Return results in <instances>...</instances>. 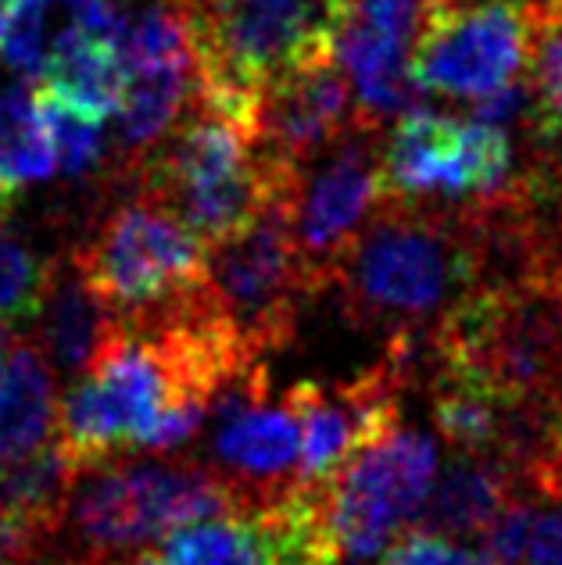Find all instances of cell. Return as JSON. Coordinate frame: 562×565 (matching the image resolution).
Returning <instances> with one entry per match:
<instances>
[{
  "instance_id": "cell-19",
  "label": "cell",
  "mask_w": 562,
  "mask_h": 565,
  "mask_svg": "<svg viewBox=\"0 0 562 565\" xmlns=\"http://www.w3.org/2000/svg\"><path fill=\"white\" fill-rule=\"evenodd\" d=\"M57 151L36 115V97L25 86L0 94V193L19 198V190L51 180Z\"/></svg>"
},
{
  "instance_id": "cell-18",
  "label": "cell",
  "mask_w": 562,
  "mask_h": 565,
  "mask_svg": "<svg viewBox=\"0 0 562 565\" xmlns=\"http://www.w3.org/2000/svg\"><path fill=\"white\" fill-rule=\"evenodd\" d=\"M57 423L54 376L36 340H19L8 351V386L0 397V472L47 444Z\"/></svg>"
},
{
  "instance_id": "cell-3",
  "label": "cell",
  "mask_w": 562,
  "mask_h": 565,
  "mask_svg": "<svg viewBox=\"0 0 562 565\" xmlns=\"http://www.w3.org/2000/svg\"><path fill=\"white\" fill-rule=\"evenodd\" d=\"M426 344L437 369L473 376L541 412H562V297L520 279L466 294Z\"/></svg>"
},
{
  "instance_id": "cell-20",
  "label": "cell",
  "mask_w": 562,
  "mask_h": 565,
  "mask_svg": "<svg viewBox=\"0 0 562 565\" xmlns=\"http://www.w3.org/2000/svg\"><path fill=\"white\" fill-rule=\"evenodd\" d=\"M62 262L43 258L19 233L11 212H0V319L33 322L51 294V282Z\"/></svg>"
},
{
  "instance_id": "cell-28",
  "label": "cell",
  "mask_w": 562,
  "mask_h": 565,
  "mask_svg": "<svg viewBox=\"0 0 562 565\" xmlns=\"http://www.w3.org/2000/svg\"><path fill=\"white\" fill-rule=\"evenodd\" d=\"M4 386H8V359L0 354V397H4Z\"/></svg>"
},
{
  "instance_id": "cell-6",
  "label": "cell",
  "mask_w": 562,
  "mask_h": 565,
  "mask_svg": "<svg viewBox=\"0 0 562 565\" xmlns=\"http://www.w3.org/2000/svg\"><path fill=\"white\" fill-rule=\"evenodd\" d=\"M298 190L301 180L279 190L244 233L209 247V301L255 359L290 344L301 301L312 297L294 236Z\"/></svg>"
},
{
  "instance_id": "cell-8",
  "label": "cell",
  "mask_w": 562,
  "mask_h": 565,
  "mask_svg": "<svg viewBox=\"0 0 562 565\" xmlns=\"http://www.w3.org/2000/svg\"><path fill=\"white\" fill-rule=\"evenodd\" d=\"M527 0H426L409 51V76L426 94L487 97L523 79Z\"/></svg>"
},
{
  "instance_id": "cell-4",
  "label": "cell",
  "mask_w": 562,
  "mask_h": 565,
  "mask_svg": "<svg viewBox=\"0 0 562 565\" xmlns=\"http://www.w3.org/2000/svg\"><path fill=\"white\" fill-rule=\"evenodd\" d=\"M354 0H209L190 14L194 86L251 97L316 62L337 57Z\"/></svg>"
},
{
  "instance_id": "cell-25",
  "label": "cell",
  "mask_w": 562,
  "mask_h": 565,
  "mask_svg": "<svg viewBox=\"0 0 562 565\" xmlns=\"http://www.w3.org/2000/svg\"><path fill=\"white\" fill-rule=\"evenodd\" d=\"M108 565H172V562L166 555H158V552H137V555H126V558L108 562Z\"/></svg>"
},
{
  "instance_id": "cell-7",
  "label": "cell",
  "mask_w": 562,
  "mask_h": 565,
  "mask_svg": "<svg viewBox=\"0 0 562 565\" xmlns=\"http://www.w3.org/2000/svg\"><path fill=\"white\" fill-rule=\"evenodd\" d=\"M383 198L455 204L498 193L512 183V140L480 118L431 108L397 115L380 158Z\"/></svg>"
},
{
  "instance_id": "cell-24",
  "label": "cell",
  "mask_w": 562,
  "mask_h": 565,
  "mask_svg": "<svg viewBox=\"0 0 562 565\" xmlns=\"http://www.w3.org/2000/svg\"><path fill=\"white\" fill-rule=\"evenodd\" d=\"M534 530L523 565H562V494H534Z\"/></svg>"
},
{
  "instance_id": "cell-13",
  "label": "cell",
  "mask_w": 562,
  "mask_h": 565,
  "mask_svg": "<svg viewBox=\"0 0 562 565\" xmlns=\"http://www.w3.org/2000/svg\"><path fill=\"white\" fill-rule=\"evenodd\" d=\"M262 147L290 166H312L354 129V86L340 57L316 62L262 94Z\"/></svg>"
},
{
  "instance_id": "cell-9",
  "label": "cell",
  "mask_w": 562,
  "mask_h": 565,
  "mask_svg": "<svg viewBox=\"0 0 562 565\" xmlns=\"http://www.w3.org/2000/svg\"><path fill=\"white\" fill-rule=\"evenodd\" d=\"M420 344L388 340L377 365L348 380L287 386L284 401L301 426L298 483H330L359 451L388 437L402 419V391L412 376Z\"/></svg>"
},
{
  "instance_id": "cell-10",
  "label": "cell",
  "mask_w": 562,
  "mask_h": 565,
  "mask_svg": "<svg viewBox=\"0 0 562 565\" xmlns=\"http://www.w3.org/2000/svg\"><path fill=\"white\" fill-rule=\"evenodd\" d=\"M437 448L420 429L394 426L340 469L330 487V519L344 565L373 562L394 533L416 523L437 480Z\"/></svg>"
},
{
  "instance_id": "cell-15",
  "label": "cell",
  "mask_w": 562,
  "mask_h": 565,
  "mask_svg": "<svg viewBox=\"0 0 562 565\" xmlns=\"http://www.w3.org/2000/svg\"><path fill=\"white\" fill-rule=\"evenodd\" d=\"M33 322H36V344L43 351V359L62 376L79 380L94 365L100 348L108 344V337L118 330L123 319L86 287L76 265L62 262V269H57L51 282L47 301H43Z\"/></svg>"
},
{
  "instance_id": "cell-16",
  "label": "cell",
  "mask_w": 562,
  "mask_h": 565,
  "mask_svg": "<svg viewBox=\"0 0 562 565\" xmlns=\"http://www.w3.org/2000/svg\"><path fill=\"white\" fill-rule=\"evenodd\" d=\"M337 54L354 86V126L359 129L380 132L388 118L405 115L420 104V86L409 76V43L351 14Z\"/></svg>"
},
{
  "instance_id": "cell-26",
  "label": "cell",
  "mask_w": 562,
  "mask_h": 565,
  "mask_svg": "<svg viewBox=\"0 0 562 565\" xmlns=\"http://www.w3.org/2000/svg\"><path fill=\"white\" fill-rule=\"evenodd\" d=\"M530 180H538L541 186H549V190H555V193H562V158H559V166L555 169H549V172H527Z\"/></svg>"
},
{
  "instance_id": "cell-12",
  "label": "cell",
  "mask_w": 562,
  "mask_h": 565,
  "mask_svg": "<svg viewBox=\"0 0 562 565\" xmlns=\"http://www.w3.org/2000/svg\"><path fill=\"white\" fill-rule=\"evenodd\" d=\"M380 158V132L354 126L301 172L294 236L312 294L333 287L337 265L383 201Z\"/></svg>"
},
{
  "instance_id": "cell-14",
  "label": "cell",
  "mask_w": 562,
  "mask_h": 565,
  "mask_svg": "<svg viewBox=\"0 0 562 565\" xmlns=\"http://www.w3.org/2000/svg\"><path fill=\"white\" fill-rule=\"evenodd\" d=\"M520 469L498 458L458 455L437 469L431 498L420 509L416 523L445 537H480L498 519V512L520 494Z\"/></svg>"
},
{
  "instance_id": "cell-23",
  "label": "cell",
  "mask_w": 562,
  "mask_h": 565,
  "mask_svg": "<svg viewBox=\"0 0 562 565\" xmlns=\"http://www.w3.org/2000/svg\"><path fill=\"white\" fill-rule=\"evenodd\" d=\"M380 565H487V558L473 547L455 544L445 533L409 526L394 544H388Z\"/></svg>"
},
{
  "instance_id": "cell-11",
  "label": "cell",
  "mask_w": 562,
  "mask_h": 565,
  "mask_svg": "<svg viewBox=\"0 0 562 565\" xmlns=\"http://www.w3.org/2000/svg\"><path fill=\"white\" fill-rule=\"evenodd\" d=\"M212 469L233 483L244 509H255L298 483L301 426L287 401L273 405L265 362L236 373L215 394L209 423Z\"/></svg>"
},
{
  "instance_id": "cell-22",
  "label": "cell",
  "mask_w": 562,
  "mask_h": 565,
  "mask_svg": "<svg viewBox=\"0 0 562 565\" xmlns=\"http://www.w3.org/2000/svg\"><path fill=\"white\" fill-rule=\"evenodd\" d=\"M54 0H14L0 43V57L22 79H36L47 62V11Z\"/></svg>"
},
{
  "instance_id": "cell-1",
  "label": "cell",
  "mask_w": 562,
  "mask_h": 565,
  "mask_svg": "<svg viewBox=\"0 0 562 565\" xmlns=\"http://www.w3.org/2000/svg\"><path fill=\"white\" fill-rule=\"evenodd\" d=\"M491 255L469 201L383 198L359 241L337 265L344 319L388 340L426 344L434 326L487 282Z\"/></svg>"
},
{
  "instance_id": "cell-2",
  "label": "cell",
  "mask_w": 562,
  "mask_h": 565,
  "mask_svg": "<svg viewBox=\"0 0 562 565\" xmlns=\"http://www.w3.org/2000/svg\"><path fill=\"white\" fill-rule=\"evenodd\" d=\"M244 509L241 494L212 466L198 462H108L79 466L65 526L79 547V565H108L166 541L172 530Z\"/></svg>"
},
{
  "instance_id": "cell-21",
  "label": "cell",
  "mask_w": 562,
  "mask_h": 565,
  "mask_svg": "<svg viewBox=\"0 0 562 565\" xmlns=\"http://www.w3.org/2000/svg\"><path fill=\"white\" fill-rule=\"evenodd\" d=\"M33 97L40 122L57 151V172L68 175V180H86V175L105 166V132H100L97 118L83 115L51 90H40Z\"/></svg>"
},
{
  "instance_id": "cell-5",
  "label": "cell",
  "mask_w": 562,
  "mask_h": 565,
  "mask_svg": "<svg viewBox=\"0 0 562 565\" xmlns=\"http://www.w3.org/2000/svg\"><path fill=\"white\" fill-rule=\"evenodd\" d=\"M68 262L123 322L155 316L209 279V247L147 193L112 207Z\"/></svg>"
},
{
  "instance_id": "cell-27",
  "label": "cell",
  "mask_w": 562,
  "mask_h": 565,
  "mask_svg": "<svg viewBox=\"0 0 562 565\" xmlns=\"http://www.w3.org/2000/svg\"><path fill=\"white\" fill-rule=\"evenodd\" d=\"M8 14H11V0H0V43H4V29H8Z\"/></svg>"
},
{
  "instance_id": "cell-29",
  "label": "cell",
  "mask_w": 562,
  "mask_h": 565,
  "mask_svg": "<svg viewBox=\"0 0 562 565\" xmlns=\"http://www.w3.org/2000/svg\"><path fill=\"white\" fill-rule=\"evenodd\" d=\"M11 4H14V0H11Z\"/></svg>"
},
{
  "instance_id": "cell-17",
  "label": "cell",
  "mask_w": 562,
  "mask_h": 565,
  "mask_svg": "<svg viewBox=\"0 0 562 565\" xmlns=\"http://www.w3.org/2000/svg\"><path fill=\"white\" fill-rule=\"evenodd\" d=\"M40 79L43 90H51L54 97H62L83 115L105 122V118L118 115V108H123L129 72L118 43L94 36L68 22L54 36Z\"/></svg>"
}]
</instances>
